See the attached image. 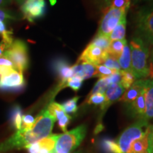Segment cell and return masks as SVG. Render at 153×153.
I'll return each mask as SVG.
<instances>
[{
    "label": "cell",
    "instance_id": "7bdbcfd3",
    "mask_svg": "<svg viewBox=\"0 0 153 153\" xmlns=\"http://www.w3.org/2000/svg\"><path fill=\"white\" fill-rule=\"evenodd\" d=\"M14 1H16L17 3L20 4H23V3H24V1H26V0H14Z\"/></svg>",
    "mask_w": 153,
    "mask_h": 153
},
{
    "label": "cell",
    "instance_id": "52a82bcc",
    "mask_svg": "<svg viewBox=\"0 0 153 153\" xmlns=\"http://www.w3.org/2000/svg\"><path fill=\"white\" fill-rule=\"evenodd\" d=\"M26 85L23 72L13 70L9 73L0 76V90L17 91L24 89Z\"/></svg>",
    "mask_w": 153,
    "mask_h": 153
},
{
    "label": "cell",
    "instance_id": "ac0fdd59",
    "mask_svg": "<svg viewBox=\"0 0 153 153\" xmlns=\"http://www.w3.org/2000/svg\"><path fill=\"white\" fill-rule=\"evenodd\" d=\"M126 28V17H124L120 21L119 23L116 25L111 33L109 35L111 41L116 40L125 39Z\"/></svg>",
    "mask_w": 153,
    "mask_h": 153
},
{
    "label": "cell",
    "instance_id": "e575fe53",
    "mask_svg": "<svg viewBox=\"0 0 153 153\" xmlns=\"http://www.w3.org/2000/svg\"><path fill=\"white\" fill-rule=\"evenodd\" d=\"M14 19H16V16L11 11L0 9V21L1 22H4V21L14 20Z\"/></svg>",
    "mask_w": 153,
    "mask_h": 153
},
{
    "label": "cell",
    "instance_id": "ffe728a7",
    "mask_svg": "<svg viewBox=\"0 0 153 153\" xmlns=\"http://www.w3.org/2000/svg\"><path fill=\"white\" fill-rule=\"evenodd\" d=\"M99 147L104 153H123L116 142L109 138L101 140Z\"/></svg>",
    "mask_w": 153,
    "mask_h": 153
},
{
    "label": "cell",
    "instance_id": "83f0119b",
    "mask_svg": "<svg viewBox=\"0 0 153 153\" xmlns=\"http://www.w3.org/2000/svg\"><path fill=\"white\" fill-rule=\"evenodd\" d=\"M82 84H83V79L78 76H73L71 78L68 79L64 85L65 87H70L74 91H77L81 89Z\"/></svg>",
    "mask_w": 153,
    "mask_h": 153
},
{
    "label": "cell",
    "instance_id": "9c48e42d",
    "mask_svg": "<svg viewBox=\"0 0 153 153\" xmlns=\"http://www.w3.org/2000/svg\"><path fill=\"white\" fill-rule=\"evenodd\" d=\"M108 55H109L108 53L104 52L99 48L89 44L86 47L85 51L80 55L79 57L78 58L77 63L82 62L98 65L102 64Z\"/></svg>",
    "mask_w": 153,
    "mask_h": 153
},
{
    "label": "cell",
    "instance_id": "d6986e66",
    "mask_svg": "<svg viewBox=\"0 0 153 153\" xmlns=\"http://www.w3.org/2000/svg\"><path fill=\"white\" fill-rule=\"evenodd\" d=\"M126 43H127V41L126 39L112 41L111 42L108 51V55L118 60L123 52V47Z\"/></svg>",
    "mask_w": 153,
    "mask_h": 153
},
{
    "label": "cell",
    "instance_id": "d6a6232c",
    "mask_svg": "<svg viewBox=\"0 0 153 153\" xmlns=\"http://www.w3.org/2000/svg\"><path fill=\"white\" fill-rule=\"evenodd\" d=\"M131 4V0H111L109 7L118 9L128 10Z\"/></svg>",
    "mask_w": 153,
    "mask_h": 153
},
{
    "label": "cell",
    "instance_id": "836d02e7",
    "mask_svg": "<svg viewBox=\"0 0 153 153\" xmlns=\"http://www.w3.org/2000/svg\"><path fill=\"white\" fill-rule=\"evenodd\" d=\"M34 122H35V118L33 116H32L30 114L24 115L22 117V128L26 130V131H28V130L31 129L33 127Z\"/></svg>",
    "mask_w": 153,
    "mask_h": 153
},
{
    "label": "cell",
    "instance_id": "d590c367",
    "mask_svg": "<svg viewBox=\"0 0 153 153\" xmlns=\"http://www.w3.org/2000/svg\"><path fill=\"white\" fill-rule=\"evenodd\" d=\"M70 120H71V116H70L68 114H66L63 116L62 118H61L60 120H58V127L60 128L61 131L66 132L67 131V128L68 126L70 123Z\"/></svg>",
    "mask_w": 153,
    "mask_h": 153
},
{
    "label": "cell",
    "instance_id": "5b68a950",
    "mask_svg": "<svg viewBox=\"0 0 153 153\" xmlns=\"http://www.w3.org/2000/svg\"><path fill=\"white\" fill-rule=\"evenodd\" d=\"M14 65L15 70L23 72L28 68V46L22 40H15L4 53Z\"/></svg>",
    "mask_w": 153,
    "mask_h": 153
},
{
    "label": "cell",
    "instance_id": "f35d334b",
    "mask_svg": "<svg viewBox=\"0 0 153 153\" xmlns=\"http://www.w3.org/2000/svg\"><path fill=\"white\" fill-rule=\"evenodd\" d=\"M9 48V45L7 43H6L4 41H1L0 42V56L4 55V53L7 49Z\"/></svg>",
    "mask_w": 153,
    "mask_h": 153
},
{
    "label": "cell",
    "instance_id": "f1b7e54d",
    "mask_svg": "<svg viewBox=\"0 0 153 153\" xmlns=\"http://www.w3.org/2000/svg\"><path fill=\"white\" fill-rule=\"evenodd\" d=\"M116 72L117 71L111 70V69L106 68L103 65H96V72L94 77H99V79L108 77Z\"/></svg>",
    "mask_w": 153,
    "mask_h": 153
},
{
    "label": "cell",
    "instance_id": "2e32d148",
    "mask_svg": "<svg viewBox=\"0 0 153 153\" xmlns=\"http://www.w3.org/2000/svg\"><path fill=\"white\" fill-rule=\"evenodd\" d=\"M58 136L59 135L57 134H51L45 138L38 141V153H53Z\"/></svg>",
    "mask_w": 153,
    "mask_h": 153
},
{
    "label": "cell",
    "instance_id": "6da1fadb",
    "mask_svg": "<svg viewBox=\"0 0 153 153\" xmlns=\"http://www.w3.org/2000/svg\"><path fill=\"white\" fill-rule=\"evenodd\" d=\"M135 37L149 48L153 45V0L144 3L135 15Z\"/></svg>",
    "mask_w": 153,
    "mask_h": 153
},
{
    "label": "cell",
    "instance_id": "f546056e",
    "mask_svg": "<svg viewBox=\"0 0 153 153\" xmlns=\"http://www.w3.org/2000/svg\"><path fill=\"white\" fill-rule=\"evenodd\" d=\"M105 101L104 94H94L88 96L86 103L88 105H94V106H98V105H102Z\"/></svg>",
    "mask_w": 153,
    "mask_h": 153
},
{
    "label": "cell",
    "instance_id": "cb8c5ba5",
    "mask_svg": "<svg viewBox=\"0 0 153 153\" xmlns=\"http://www.w3.org/2000/svg\"><path fill=\"white\" fill-rule=\"evenodd\" d=\"M49 114L55 118V120H60L61 118H62L66 113L65 112L64 109L62 108V105L58 104V103L55 102V101H52L48 105L47 108Z\"/></svg>",
    "mask_w": 153,
    "mask_h": 153
},
{
    "label": "cell",
    "instance_id": "74e56055",
    "mask_svg": "<svg viewBox=\"0 0 153 153\" xmlns=\"http://www.w3.org/2000/svg\"><path fill=\"white\" fill-rule=\"evenodd\" d=\"M93 2L99 9H104L109 7L111 0H93Z\"/></svg>",
    "mask_w": 153,
    "mask_h": 153
},
{
    "label": "cell",
    "instance_id": "d4e9b609",
    "mask_svg": "<svg viewBox=\"0 0 153 153\" xmlns=\"http://www.w3.org/2000/svg\"><path fill=\"white\" fill-rule=\"evenodd\" d=\"M120 84L125 89H128L131 87V85L136 81L135 76L132 71L127 70H120Z\"/></svg>",
    "mask_w": 153,
    "mask_h": 153
},
{
    "label": "cell",
    "instance_id": "3957f363",
    "mask_svg": "<svg viewBox=\"0 0 153 153\" xmlns=\"http://www.w3.org/2000/svg\"><path fill=\"white\" fill-rule=\"evenodd\" d=\"M87 133V126L81 125L59 135L53 153H70L81 144Z\"/></svg>",
    "mask_w": 153,
    "mask_h": 153
},
{
    "label": "cell",
    "instance_id": "44dd1931",
    "mask_svg": "<svg viewBox=\"0 0 153 153\" xmlns=\"http://www.w3.org/2000/svg\"><path fill=\"white\" fill-rule=\"evenodd\" d=\"M22 117L23 112L21 107L19 106H15L11 110V125L16 130V131L22 128Z\"/></svg>",
    "mask_w": 153,
    "mask_h": 153
},
{
    "label": "cell",
    "instance_id": "4316f807",
    "mask_svg": "<svg viewBox=\"0 0 153 153\" xmlns=\"http://www.w3.org/2000/svg\"><path fill=\"white\" fill-rule=\"evenodd\" d=\"M79 99V97H74L61 104L66 114H74L77 111V101Z\"/></svg>",
    "mask_w": 153,
    "mask_h": 153
},
{
    "label": "cell",
    "instance_id": "1f68e13d",
    "mask_svg": "<svg viewBox=\"0 0 153 153\" xmlns=\"http://www.w3.org/2000/svg\"><path fill=\"white\" fill-rule=\"evenodd\" d=\"M82 68H83L84 72L83 79H87L91 77H94L96 72V65L87 62H82Z\"/></svg>",
    "mask_w": 153,
    "mask_h": 153
},
{
    "label": "cell",
    "instance_id": "484cf974",
    "mask_svg": "<svg viewBox=\"0 0 153 153\" xmlns=\"http://www.w3.org/2000/svg\"><path fill=\"white\" fill-rule=\"evenodd\" d=\"M13 70H15L14 65L8 57L4 55L0 56V76L9 73Z\"/></svg>",
    "mask_w": 153,
    "mask_h": 153
},
{
    "label": "cell",
    "instance_id": "ab89813d",
    "mask_svg": "<svg viewBox=\"0 0 153 153\" xmlns=\"http://www.w3.org/2000/svg\"><path fill=\"white\" fill-rule=\"evenodd\" d=\"M12 3V0H0V8L6 7Z\"/></svg>",
    "mask_w": 153,
    "mask_h": 153
},
{
    "label": "cell",
    "instance_id": "603a6c76",
    "mask_svg": "<svg viewBox=\"0 0 153 153\" xmlns=\"http://www.w3.org/2000/svg\"><path fill=\"white\" fill-rule=\"evenodd\" d=\"M111 85V82L109 80V78L106 77V78H100L98 81H97L94 87H93V89H91L90 93L89 94L88 96H90L94 94H104L105 91H106V89H108Z\"/></svg>",
    "mask_w": 153,
    "mask_h": 153
},
{
    "label": "cell",
    "instance_id": "4dcf8cb0",
    "mask_svg": "<svg viewBox=\"0 0 153 153\" xmlns=\"http://www.w3.org/2000/svg\"><path fill=\"white\" fill-rule=\"evenodd\" d=\"M101 65L111 69V70H114V71H120L121 70L117 59L114 58V57L110 56V55H108V57L103 62Z\"/></svg>",
    "mask_w": 153,
    "mask_h": 153
},
{
    "label": "cell",
    "instance_id": "7a4b0ae2",
    "mask_svg": "<svg viewBox=\"0 0 153 153\" xmlns=\"http://www.w3.org/2000/svg\"><path fill=\"white\" fill-rule=\"evenodd\" d=\"M131 70L136 80L147 79L149 74V48L139 38L134 37L130 42Z\"/></svg>",
    "mask_w": 153,
    "mask_h": 153
},
{
    "label": "cell",
    "instance_id": "7402d4cb",
    "mask_svg": "<svg viewBox=\"0 0 153 153\" xmlns=\"http://www.w3.org/2000/svg\"><path fill=\"white\" fill-rule=\"evenodd\" d=\"M111 42V41L109 36L97 35L94 38V39L90 42L89 44L94 45L96 47L99 48L102 50L104 52L108 53Z\"/></svg>",
    "mask_w": 153,
    "mask_h": 153
},
{
    "label": "cell",
    "instance_id": "e0dca14e",
    "mask_svg": "<svg viewBox=\"0 0 153 153\" xmlns=\"http://www.w3.org/2000/svg\"><path fill=\"white\" fill-rule=\"evenodd\" d=\"M121 70H127V71H132L131 70V55L130 46L126 43L124 45L123 52L118 59Z\"/></svg>",
    "mask_w": 153,
    "mask_h": 153
},
{
    "label": "cell",
    "instance_id": "8d00e7d4",
    "mask_svg": "<svg viewBox=\"0 0 153 153\" xmlns=\"http://www.w3.org/2000/svg\"><path fill=\"white\" fill-rule=\"evenodd\" d=\"M148 67H149V79H153V45L149 50L148 57Z\"/></svg>",
    "mask_w": 153,
    "mask_h": 153
},
{
    "label": "cell",
    "instance_id": "7c38bea8",
    "mask_svg": "<svg viewBox=\"0 0 153 153\" xmlns=\"http://www.w3.org/2000/svg\"><path fill=\"white\" fill-rule=\"evenodd\" d=\"M127 153H153L150 138V125L143 137L131 143Z\"/></svg>",
    "mask_w": 153,
    "mask_h": 153
},
{
    "label": "cell",
    "instance_id": "ba28073f",
    "mask_svg": "<svg viewBox=\"0 0 153 153\" xmlns=\"http://www.w3.org/2000/svg\"><path fill=\"white\" fill-rule=\"evenodd\" d=\"M24 18L33 22L45 14L46 4L45 0H26L21 7Z\"/></svg>",
    "mask_w": 153,
    "mask_h": 153
},
{
    "label": "cell",
    "instance_id": "5bb4252c",
    "mask_svg": "<svg viewBox=\"0 0 153 153\" xmlns=\"http://www.w3.org/2000/svg\"><path fill=\"white\" fill-rule=\"evenodd\" d=\"M145 119L153 122V79H145Z\"/></svg>",
    "mask_w": 153,
    "mask_h": 153
},
{
    "label": "cell",
    "instance_id": "60d3db41",
    "mask_svg": "<svg viewBox=\"0 0 153 153\" xmlns=\"http://www.w3.org/2000/svg\"><path fill=\"white\" fill-rule=\"evenodd\" d=\"M150 138L153 150V124H150Z\"/></svg>",
    "mask_w": 153,
    "mask_h": 153
},
{
    "label": "cell",
    "instance_id": "9a60e30c",
    "mask_svg": "<svg viewBox=\"0 0 153 153\" xmlns=\"http://www.w3.org/2000/svg\"><path fill=\"white\" fill-rule=\"evenodd\" d=\"M144 82L145 79L136 80L131 85V87L124 91L123 95L120 97L118 101L124 104H129L133 101L144 89Z\"/></svg>",
    "mask_w": 153,
    "mask_h": 153
},
{
    "label": "cell",
    "instance_id": "4fadbf2b",
    "mask_svg": "<svg viewBox=\"0 0 153 153\" xmlns=\"http://www.w3.org/2000/svg\"><path fill=\"white\" fill-rule=\"evenodd\" d=\"M125 91V89L120 83L114 84L110 86L105 91V101L101 106V109L104 112L113 103L118 100Z\"/></svg>",
    "mask_w": 153,
    "mask_h": 153
},
{
    "label": "cell",
    "instance_id": "8992f818",
    "mask_svg": "<svg viewBox=\"0 0 153 153\" xmlns=\"http://www.w3.org/2000/svg\"><path fill=\"white\" fill-rule=\"evenodd\" d=\"M127 12V10L113 8L111 7L104 9V14L99 22L97 35L109 36L110 33L120 21L124 17H126Z\"/></svg>",
    "mask_w": 153,
    "mask_h": 153
},
{
    "label": "cell",
    "instance_id": "8fae6325",
    "mask_svg": "<svg viewBox=\"0 0 153 153\" xmlns=\"http://www.w3.org/2000/svg\"><path fill=\"white\" fill-rule=\"evenodd\" d=\"M126 112L133 118L142 119L145 118V88L138 97L129 104H125Z\"/></svg>",
    "mask_w": 153,
    "mask_h": 153
},
{
    "label": "cell",
    "instance_id": "30bf717a",
    "mask_svg": "<svg viewBox=\"0 0 153 153\" xmlns=\"http://www.w3.org/2000/svg\"><path fill=\"white\" fill-rule=\"evenodd\" d=\"M52 68L53 72L60 79V83L57 89H63L67 80L73 76V71L70 63L63 57H57L53 61Z\"/></svg>",
    "mask_w": 153,
    "mask_h": 153
},
{
    "label": "cell",
    "instance_id": "b9f144b4",
    "mask_svg": "<svg viewBox=\"0 0 153 153\" xmlns=\"http://www.w3.org/2000/svg\"><path fill=\"white\" fill-rule=\"evenodd\" d=\"M152 1V0H133L134 4H140V3H145L148 2V1Z\"/></svg>",
    "mask_w": 153,
    "mask_h": 153
},
{
    "label": "cell",
    "instance_id": "277c9868",
    "mask_svg": "<svg viewBox=\"0 0 153 153\" xmlns=\"http://www.w3.org/2000/svg\"><path fill=\"white\" fill-rule=\"evenodd\" d=\"M150 123L145 118L138 119L122 132L116 140L122 152H128L131 143L144 135Z\"/></svg>",
    "mask_w": 153,
    "mask_h": 153
}]
</instances>
